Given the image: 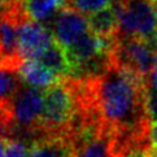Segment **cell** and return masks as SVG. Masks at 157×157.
<instances>
[{
    "mask_svg": "<svg viewBox=\"0 0 157 157\" xmlns=\"http://www.w3.org/2000/svg\"><path fill=\"white\" fill-rule=\"evenodd\" d=\"M30 148L22 140H10L5 157H29Z\"/></svg>",
    "mask_w": 157,
    "mask_h": 157,
    "instance_id": "9a60e30c",
    "label": "cell"
},
{
    "mask_svg": "<svg viewBox=\"0 0 157 157\" xmlns=\"http://www.w3.org/2000/svg\"><path fill=\"white\" fill-rule=\"evenodd\" d=\"M118 18V36H136L157 43L155 5L149 0H123L113 3Z\"/></svg>",
    "mask_w": 157,
    "mask_h": 157,
    "instance_id": "3957f363",
    "label": "cell"
},
{
    "mask_svg": "<svg viewBox=\"0 0 157 157\" xmlns=\"http://www.w3.org/2000/svg\"><path fill=\"white\" fill-rule=\"evenodd\" d=\"M95 104L105 126L117 140H151L147 112L149 79L112 61L92 78Z\"/></svg>",
    "mask_w": 157,
    "mask_h": 157,
    "instance_id": "6da1fadb",
    "label": "cell"
},
{
    "mask_svg": "<svg viewBox=\"0 0 157 157\" xmlns=\"http://www.w3.org/2000/svg\"><path fill=\"white\" fill-rule=\"evenodd\" d=\"M17 2H20V0H0V9L7 8V7H9V5H12L14 3H17Z\"/></svg>",
    "mask_w": 157,
    "mask_h": 157,
    "instance_id": "d6986e66",
    "label": "cell"
},
{
    "mask_svg": "<svg viewBox=\"0 0 157 157\" xmlns=\"http://www.w3.org/2000/svg\"><path fill=\"white\" fill-rule=\"evenodd\" d=\"M20 75L25 85L35 88H48L63 79L55 71L36 60H24L20 66Z\"/></svg>",
    "mask_w": 157,
    "mask_h": 157,
    "instance_id": "ba28073f",
    "label": "cell"
},
{
    "mask_svg": "<svg viewBox=\"0 0 157 157\" xmlns=\"http://www.w3.org/2000/svg\"><path fill=\"white\" fill-rule=\"evenodd\" d=\"M70 144L75 157H117L114 138L108 128L81 131Z\"/></svg>",
    "mask_w": 157,
    "mask_h": 157,
    "instance_id": "52a82bcc",
    "label": "cell"
},
{
    "mask_svg": "<svg viewBox=\"0 0 157 157\" xmlns=\"http://www.w3.org/2000/svg\"><path fill=\"white\" fill-rule=\"evenodd\" d=\"M51 29L55 40L64 49L69 48L91 31L87 16L68 5L61 8L56 14Z\"/></svg>",
    "mask_w": 157,
    "mask_h": 157,
    "instance_id": "8992f818",
    "label": "cell"
},
{
    "mask_svg": "<svg viewBox=\"0 0 157 157\" xmlns=\"http://www.w3.org/2000/svg\"><path fill=\"white\" fill-rule=\"evenodd\" d=\"M112 61L149 79L157 69V43L136 36H118Z\"/></svg>",
    "mask_w": 157,
    "mask_h": 157,
    "instance_id": "277c9868",
    "label": "cell"
},
{
    "mask_svg": "<svg viewBox=\"0 0 157 157\" xmlns=\"http://www.w3.org/2000/svg\"><path fill=\"white\" fill-rule=\"evenodd\" d=\"M64 7H66L65 0H25L27 14L43 25L55 18Z\"/></svg>",
    "mask_w": 157,
    "mask_h": 157,
    "instance_id": "4fadbf2b",
    "label": "cell"
},
{
    "mask_svg": "<svg viewBox=\"0 0 157 157\" xmlns=\"http://www.w3.org/2000/svg\"><path fill=\"white\" fill-rule=\"evenodd\" d=\"M109 5L110 0H71L68 7L74 8L82 14L90 17V16L108 8Z\"/></svg>",
    "mask_w": 157,
    "mask_h": 157,
    "instance_id": "5bb4252c",
    "label": "cell"
},
{
    "mask_svg": "<svg viewBox=\"0 0 157 157\" xmlns=\"http://www.w3.org/2000/svg\"><path fill=\"white\" fill-rule=\"evenodd\" d=\"M149 139H151V144H152V147L157 148V122L151 123Z\"/></svg>",
    "mask_w": 157,
    "mask_h": 157,
    "instance_id": "e0dca14e",
    "label": "cell"
},
{
    "mask_svg": "<svg viewBox=\"0 0 157 157\" xmlns=\"http://www.w3.org/2000/svg\"><path fill=\"white\" fill-rule=\"evenodd\" d=\"M149 2H152V3H156V2H157V0H149Z\"/></svg>",
    "mask_w": 157,
    "mask_h": 157,
    "instance_id": "7402d4cb",
    "label": "cell"
},
{
    "mask_svg": "<svg viewBox=\"0 0 157 157\" xmlns=\"http://www.w3.org/2000/svg\"><path fill=\"white\" fill-rule=\"evenodd\" d=\"M24 85L20 75V65L0 63V103L12 101Z\"/></svg>",
    "mask_w": 157,
    "mask_h": 157,
    "instance_id": "30bf717a",
    "label": "cell"
},
{
    "mask_svg": "<svg viewBox=\"0 0 157 157\" xmlns=\"http://www.w3.org/2000/svg\"><path fill=\"white\" fill-rule=\"evenodd\" d=\"M29 157H75L71 144L64 138H44L30 145Z\"/></svg>",
    "mask_w": 157,
    "mask_h": 157,
    "instance_id": "9c48e42d",
    "label": "cell"
},
{
    "mask_svg": "<svg viewBox=\"0 0 157 157\" xmlns=\"http://www.w3.org/2000/svg\"><path fill=\"white\" fill-rule=\"evenodd\" d=\"M24 2H25V0H24Z\"/></svg>",
    "mask_w": 157,
    "mask_h": 157,
    "instance_id": "603a6c76",
    "label": "cell"
},
{
    "mask_svg": "<svg viewBox=\"0 0 157 157\" xmlns=\"http://www.w3.org/2000/svg\"><path fill=\"white\" fill-rule=\"evenodd\" d=\"M90 29L98 36L110 38L118 35V18L113 5L88 17Z\"/></svg>",
    "mask_w": 157,
    "mask_h": 157,
    "instance_id": "8fae6325",
    "label": "cell"
},
{
    "mask_svg": "<svg viewBox=\"0 0 157 157\" xmlns=\"http://www.w3.org/2000/svg\"><path fill=\"white\" fill-rule=\"evenodd\" d=\"M113 3H121V2H123V0H112Z\"/></svg>",
    "mask_w": 157,
    "mask_h": 157,
    "instance_id": "44dd1931",
    "label": "cell"
},
{
    "mask_svg": "<svg viewBox=\"0 0 157 157\" xmlns=\"http://www.w3.org/2000/svg\"><path fill=\"white\" fill-rule=\"evenodd\" d=\"M36 61H39L40 64L47 66L48 69H51L57 75L63 78L70 75V65L68 63L65 49L56 40H53L49 44V47L39 56Z\"/></svg>",
    "mask_w": 157,
    "mask_h": 157,
    "instance_id": "7c38bea8",
    "label": "cell"
},
{
    "mask_svg": "<svg viewBox=\"0 0 157 157\" xmlns=\"http://www.w3.org/2000/svg\"><path fill=\"white\" fill-rule=\"evenodd\" d=\"M17 36L18 53L24 60H36L55 40L48 27L33 20L29 14L20 20Z\"/></svg>",
    "mask_w": 157,
    "mask_h": 157,
    "instance_id": "5b68a950",
    "label": "cell"
},
{
    "mask_svg": "<svg viewBox=\"0 0 157 157\" xmlns=\"http://www.w3.org/2000/svg\"><path fill=\"white\" fill-rule=\"evenodd\" d=\"M149 83H151V86H153V88L157 90V69L151 74L149 77Z\"/></svg>",
    "mask_w": 157,
    "mask_h": 157,
    "instance_id": "ac0fdd59",
    "label": "cell"
},
{
    "mask_svg": "<svg viewBox=\"0 0 157 157\" xmlns=\"http://www.w3.org/2000/svg\"><path fill=\"white\" fill-rule=\"evenodd\" d=\"M79 105L69 77L44 90L42 131L46 138L68 139Z\"/></svg>",
    "mask_w": 157,
    "mask_h": 157,
    "instance_id": "7a4b0ae2",
    "label": "cell"
},
{
    "mask_svg": "<svg viewBox=\"0 0 157 157\" xmlns=\"http://www.w3.org/2000/svg\"><path fill=\"white\" fill-rule=\"evenodd\" d=\"M147 112L151 123L157 122V90L151 87V85L147 92Z\"/></svg>",
    "mask_w": 157,
    "mask_h": 157,
    "instance_id": "2e32d148",
    "label": "cell"
},
{
    "mask_svg": "<svg viewBox=\"0 0 157 157\" xmlns=\"http://www.w3.org/2000/svg\"><path fill=\"white\" fill-rule=\"evenodd\" d=\"M153 5H155V14H156V20H157V2L153 3Z\"/></svg>",
    "mask_w": 157,
    "mask_h": 157,
    "instance_id": "ffe728a7",
    "label": "cell"
}]
</instances>
